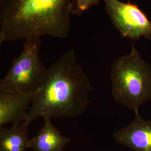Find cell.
I'll use <instances>...</instances> for the list:
<instances>
[{
  "mask_svg": "<svg viewBox=\"0 0 151 151\" xmlns=\"http://www.w3.org/2000/svg\"><path fill=\"white\" fill-rule=\"evenodd\" d=\"M72 0H0V44L43 36L65 39Z\"/></svg>",
  "mask_w": 151,
  "mask_h": 151,
  "instance_id": "7a4b0ae2",
  "label": "cell"
},
{
  "mask_svg": "<svg viewBox=\"0 0 151 151\" xmlns=\"http://www.w3.org/2000/svg\"><path fill=\"white\" fill-rule=\"evenodd\" d=\"M29 125L22 122L0 128V151H27L30 142Z\"/></svg>",
  "mask_w": 151,
  "mask_h": 151,
  "instance_id": "9c48e42d",
  "label": "cell"
},
{
  "mask_svg": "<svg viewBox=\"0 0 151 151\" xmlns=\"http://www.w3.org/2000/svg\"><path fill=\"white\" fill-rule=\"evenodd\" d=\"M35 92L0 91V128L26 122Z\"/></svg>",
  "mask_w": 151,
  "mask_h": 151,
  "instance_id": "8992f818",
  "label": "cell"
},
{
  "mask_svg": "<svg viewBox=\"0 0 151 151\" xmlns=\"http://www.w3.org/2000/svg\"><path fill=\"white\" fill-rule=\"evenodd\" d=\"M117 143L133 151H151V120L141 117L139 111L129 124L114 133Z\"/></svg>",
  "mask_w": 151,
  "mask_h": 151,
  "instance_id": "52a82bcc",
  "label": "cell"
},
{
  "mask_svg": "<svg viewBox=\"0 0 151 151\" xmlns=\"http://www.w3.org/2000/svg\"><path fill=\"white\" fill-rule=\"evenodd\" d=\"M100 1L101 0H72L70 7L71 14L81 15L88 11L93 6L98 5Z\"/></svg>",
  "mask_w": 151,
  "mask_h": 151,
  "instance_id": "30bf717a",
  "label": "cell"
},
{
  "mask_svg": "<svg viewBox=\"0 0 151 151\" xmlns=\"http://www.w3.org/2000/svg\"><path fill=\"white\" fill-rule=\"evenodd\" d=\"M105 10L122 38L151 40V21L137 5L120 0H103Z\"/></svg>",
  "mask_w": 151,
  "mask_h": 151,
  "instance_id": "5b68a950",
  "label": "cell"
},
{
  "mask_svg": "<svg viewBox=\"0 0 151 151\" xmlns=\"http://www.w3.org/2000/svg\"><path fill=\"white\" fill-rule=\"evenodd\" d=\"M92 86L75 51L71 50L47 68L35 92L26 123L43 119H73L84 113L91 100Z\"/></svg>",
  "mask_w": 151,
  "mask_h": 151,
  "instance_id": "6da1fadb",
  "label": "cell"
},
{
  "mask_svg": "<svg viewBox=\"0 0 151 151\" xmlns=\"http://www.w3.org/2000/svg\"><path fill=\"white\" fill-rule=\"evenodd\" d=\"M110 81L114 99L134 113L151 99V65L141 57L133 43L128 54L114 62Z\"/></svg>",
  "mask_w": 151,
  "mask_h": 151,
  "instance_id": "3957f363",
  "label": "cell"
},
{
  "mask_svg": "<svg viewBox=\"0 0 151 151\" xmlns=\"http://www.w3.org/2000/svg\"><path fill=\"white\" fill-rule=\"evenodd\" d=\"M44 119L43 127L38 134L30 139L29 148L34 151H64L70 139L63 135L51 119Z\"/></svg>",
  "mask_w": 151,
  "mask_h": 151,
  "instance_id": "ba28073f",
  "label": "cell"
},
{
  "mask_svg": "<svg viewBox=\"0 0 151 151\" xmlns=\"http://www.w3.org/2000/svg\"><path fill=\"white\" fill-rule=\"evenodd\" d=\"M40 38L25 41L20 55L12 61L10 69L0 82V91H36L46 73L39 56Z\"/></svg>",
  "mask_w": 151,
  "mask_h": 151,
  "instance_id": "277c9868",
  "label": "cell"
}]
</instances>
